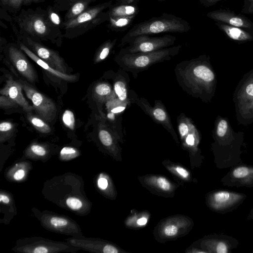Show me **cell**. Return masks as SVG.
Masks as SVG:
<instances>
[{
	"mask_svg": "<svg viewBox=\"0 0 253 253\" xmlns=\"http://www.w3.org/2000/svg\"><path fill=\"white\" fill-rule=\"evenodd\" d=\"M147 221V220L145 217H142L137 220V223L139 225H143L145 224Z\"/></svg>",
	"mask_w": 253,
	"mask_h": 253,
	"instance_id": "47",
	"label": "cell"
},
{
	"mask_svg": "<svg viewBox=\"0 0 253 253\" xmlns=\"http://www.w3.org/2000/svg\"><path fill=\"white\" fill-rule=\"evenodd\" d=\"M14 130V125L10 122H1L0 124V140L9 136Z\"/></svg>",
	"mask_w": 253,
	"mask_h": 253,
	"instance_id": "29",
	"label": "cell"
},
{
	"mask_svg": "<svg viewBox=\"0 0 253 253\" xmlns=\"http://www.w3.org/2000/svg\"><path fill=\"white\" fill-rule=\"evenodd\" d=\"M215 24L227 37L232 41L239 43L253 41L252 31L232 26L220 22H215Z\"/></svg>",
	"mask_w": 253,
	"mask_h": 253,
	"instance_id": "16",
	"label": "cell"
},
{
	"mask_svg": "<svg viewBox=\"0 0 253 253\" xmlns=\"http://www.w3.org/2000/svg\"><path fill=\"white\" fill-rule=\"evenodd\" d=\"M44 0H24L23 5L27 6L31 4L32 3L40 2Z\"/></svg>",
	"mask_w": 253,
	"mask_h": 253,
	"instance_id": "45",
	"label": "cell"
},
{
	"mask_svg": "<svg viewBox=\"0 0 253 253\" xmlns=\"http://www.w3.org/2000/svg\"><path fill=\"white\" fill-rule=\"evenodd\" d=\"M67 206L72 210H77L81 208L82 202L77 198L70 197L66 200Z\"/></svg>",
	"mask_w": 253,
	"mask_h": 253,
	"instance_id": "32",
	"label": "cell"
},
{
	"mask_svg": "<svg viewBox=\"0 0 253 253\" xmlns=\"http://www.w3.org/2000/svg\"><path fill=\"white\" fill-rule=\"evenodd\" d=\"M77 154V150L70 147H63L60 151V155L65 158L75 157Z\"/></svg>",
	"mask_w": 253,
	"mask_h": 253,
	"instance_id": "33",
	"label": "cell"
},
{
	"mask_svg": "<svg viewBox=\"0 0 253 253\" xmlns=\"http://www.w3.org/2000/svg\"><path fill=\"white\" fill-rule=\"evenodd\" d=\"M216 252L218 253H226L227 249L226 245L223 242H219L216 247Z\"/></svg>",
	"mask_w": 253,
	"mask_h": 253,
	"instance_id": "40",
	"label": "cell"
},
{
	"mask_svg": "<svg viewBox=\"0 0 253 253\" xmlns=\"http://www.w3.org/2000/svg\"><path fill=\"white\" fill-rule=\"evenodd\" d=\"M24 0H0L1 7L10 12L19 11L23 5Z\"/></svg>",
	"mask_w": 253,
	"mask_h": 253,
	"instance_id": "28",
	"label": "cell"
},
{
	"mask_svg": "<svg viewBox=\"0 0 253 253\" xmlns=\"http://www.w3.org/2000/svg\"><path fill=\"white\" fill-rule=\"evenodd\" d=\"M110 130L104 124L100 125L98 130L99 140L101 143L106 147H109L113 143V138Z\"/></svg>",
	"mask_w": 253,
	"mask_h": 253,
	"instance_id": "27",
	"label": "cell"
},
{
	"mask_svg": "<svg viewBox=\"0 0 253 253\" xmlns=\"http://www.w3.org/2000/svg\"><path fill=\"white\" fill-rule=\"evenodd\" d=\"M43 225L48 229L62 233H67L76 228V224L67 217L56 214H44L42 217Z\"/></svg>",
	"mask_w": 253,
	"mask_h": 253,
	"instance_id": "17",
	"label": "cell"
},
{
	"mask_svg": "<svg viewBox=\"0 0 253 253\" xmlns=\"http://www.w3.org/2000/svg\"><path fill=\"white\" fill-rule=\"evenodd\" d=\"M121 3L137 4L139 0H117Z\"/></svg>",
	"mask_w": 253,
	"mask_h": 253,
	"instance_id": "44",
	"label": "cell"
},
{
	"mask_svg": "<svg viewBox=\"0 0 253 253\" xmlns=\"http://www.w3.org/2000/svg\"><path fill=\"white\" fill-rule=\"evenodd\" d=\"M191 29L189 23L181 17L163 13L160 16L134 25L123 36L119 46L123 47L135 37L142 35H153L164 33H186Z\"/></svg>",
	"mask_w": 253,
	"mask_h": 253,
	"instance_id": "3",
	"label": "cell"
},
{
	"mask_svg": "<svg viewBox=\"0 0 253 253\" xmlns=\"http://www.w3.org/2000/svg\"><path fill=\"white\" fill-rule=\"evenodd\" d=\"M46 10L47 13L49 20L52 26L59 31L62 32L61 30L64 28V21L61 19L60 14L55 10L54 7L49 5Z\"/></svg>",
	"mask_w": 253,
	"mask_h": 253,
	"instance_id": "26",
	"label": "cell"
},
{
	"mask_svg": "<svg viewBox=\"0 0 253 253\" xmlns=\"http://www.w3.org/2000/svg\"><path fill=\"white\" fill-rule=\"evenodd\" d=\"M207 16L215 22L238 27L253 31V22L241 14L225 9H219L209 12Z\"/></svg>",
	"mask_w": 253,
	"mask_h": 253,
	"instance_id": "13",
	"label": "cell"
},
{
	"mask_svg": "<svg viewBox=\"0 0 253 253\" xmlns=\"http://www.w3.org/2000/svg\"><path fill=\"white\" fill-rule=\"evenodd\" d=\"M19 47L31 59L36 62L39 66L50 74L63 80L72 82L75 80L76 77L74 75H68L58 71L48 65L46 62L40 58L32 50H31L25 44L20 41Z\"/></svg>",
	"mask_w": 253,
	"mask_h": 253,
	"instance_id": "18",
	"label": "cell"
},
{
	"mask_svg": "<svg viewBox=\"0 0 253 253\" xmlns=\"http://www.w3.org/2000/svg\"><path fill=\"white\" fill-rule=\"evenodd\" d=\"M69 245L67 243L43 238H30L18 241L13 250L24 253H53L79 249L73 246L70 247Z\"/></svg>",
	"mask_w": 253,
	"mask_h": 253,
	"instance_id": "9",
	"label": "cell"
},
{
	"mask_svg": "<svg viewBox=\"0 0 253 253\" xmlns=\"http://www.w3.org/2000/svg\"><path fill=\"white\" fill-rule=\"evenodd\" d=\"M136 16L111 17L109 19V28L115 32H123L129 27Z\"/></svg>",
	"mask_w": 253,
	"mask_h": 253,
	"instance_id": "22",
	"label": "cell"
},
{
	"mask_svg": "<svg viewBox=\"0 0 253 253\" xmlns=\"http://www.w3.org/2000/svg\"><path fill=\"white\" fill-rule=\"evenodd\" d=\"M117 40V39L108 40L98 48L95 56V63L100 62L108 56Z\"/></svg>",
	"mask_w": 253,
	"mask_h": 253,
	"instance_id": "24",
	"label": "cell"
},
{
	"mask_svg": "<svg viewBox=\"0 0 253 253\" xmlns=\"http://www.w3.org/2000/svg\"><path fill=\"white\" fill-rule=\"evenodd\" d=\"M18 105L8 96L0 94V106L1 108L9 109L17 106Z\"/></svg>",
	"mask_w": 253,
	"mask_h": 253,
	"instance_id": "31",
	"label": "cell"
},
{
	"mask_svg": "<svg viewBox=\"0 0 253 253\" xmlns=\"http://www.w3.org/2000/svg\"><path fill=\"white\" fill-rule=\"evenodd\" d=\"M96 0H65L67 12L64 16V21L72 20L84 12L89 7V5Z\"/></svg>",
	"mask_w": 253,
	"mask_h": 253,
	"instance_id": "19",
	"label": "cell"
},
{
	"mask_svg": "<svg viewBox=\"0 0 253 253\" xmlns=\"http://www.w3.org/2000/svg\"><path fill=\"white\" fill-rule=\"evenodd\" d=\"M182 46L178 45L149 52L120 53L115 60L121 69L130 73L134 78L150 66L170 60L178 54Z\"/></svg>",
	"mask_w": 253,
	"mask_h": 253,
	"instance_id": "4",
	"label": "cell"
},
{
	"mask_svg": "<svg viewBox=\"0 0 253 253\" xmlns=\"http://www.w3.org/2000/svg\"><path fill=\"white\" fill-rule=\"evenodd\" d=\"M178 229L174 225H169L165 227L164 229V232L166 236H173L177 233Z\"/></svg>",
	"mask_w": 253,
	"mask_h": 253,
	"instance_id": "38",
	"label": "cell"
},
{
	"mask_svg": "<svg viewBox=\"0 0 253 253\" xmlns=\"http://www.w3.org/2000/svg\"><path fill=\"white\" fill-rule=\"evenodd\" d=\"M98 186L101 189H105L108 186V181L106 179L101 177L98 180Z\"/></svg>",
	"mask_w": 253,
	"mask_h": 253,
	"instance_id": "41",
	"label": "cell"
},
{
	"mask_svg": "<svg viewBox=\"0 0 253 253\" xmlns=\"http://www.w3.org/2000/svg\"><path fill=\"white\" fill-rule=\"evenodd\" d=\"M22 90V85L19 81L9 77L6 80L5 86L0 90V94L9 97L26 112H30L33 107L24 97Z\"/></svg>",
	"mask_w": 253,
	"mask_h": 253,
	"instance_id": "15",
	"label": "cell"
},
{
	"mask_svg": "<svg viewBox=\"0 0 253 253\" xmlns=\"http://www.w3.org/2000/svg\"><path fill=\"white\" fill-rule=\"evenodd\" d=\"M109 17H120L134 16L139 12L137 4L121 3L112 5L108 9Z\"/></svg>",
	"mask_w": 253,
	"mask_h": 253,
	"instance_id": "20",
	"label": "cell"
},
{
	"mask_svg": "<svg viewBox=\"0 0 253 253\" xmlns=\"http://www.w3.org/2000/svg\"><path fill=\"white\" fill-rule=\"evenodd\" d=\"M7 51L11 62L19 74L30 83L37 82V72L24 54V51L12 44L8 45Z\"/></svg>",
	"mask_w": 253,
	"mask_h": 253,
	"instance_id": "12",
	"label": "cell"
},
{
	"mask_svg": "<svg viewBox=\"0 0 253 253\" xmlns=\"http://www.w3.org/2000/svg\"><path fill=\"white\" fill-rule=\"evenodd\" d=\"M28 112L27 119L31 124L39 132L43 133H49L51 129L50 127L41 117L32 115Z\"/></svg>",
	"mask_w": 253,
	"mask_h": 253,
	"instance_id": "25",
	"label": "cell"
},
{
	"mask_svg": "<svg viewBox=\"0 0 253 253\" xmlns=\"http://www.w3.org/2000/svg\"><path fill=\"white\" fill-rule=\"evenodd\" d=\"M174 71L176 80L184 91L205 103L211 102L217 80L209 55L182 61Z\"/></svg>",
	"mask_w": 253,
	"mask_h": 253,
	"instance_id": "1",
	"label": "cell"
},
{
	"mask_svg": "<svg viewBox=\"0 0 253 253\" xmlns=\"http://www.w3.org/2000/svg\"><path fill=\"white\" fill-rule=\"evenodd\" d=\"M237 198V195H234L228 192L220 191L214 195L213 199L215 207L220 208L233 203Z\"/></svg>",
	"mask_w": 253,
	"mask_h": 253,
	"instance_id": "23",
	"label": "cell"
},
{
	"mask_svg": "<svg viewBox=\"0 0 253 253\" xmlns=\"http://www.w3.org/2000/svg\"><path fill=\"white\" fill-rule=\"evenodd\" d=\"M112 4V1L110 0L89 7L73 19L64 21L63 30L65 32L64 35L69 38L75 37L108 21V11H104Z\"/></svg>",
	"mask_w": 253,
	"mask_h": 253,
	"instance_id": "5",
	"label": "cell"
},
{
	"mask_svg": "<svg viewBox=\"0 0 253 253\" xmlns=\"http://www.w3.org/2000/svg\"><path fill=\"white\" fill-rule=\"evenodd\" d=\"M16 35L19 37V41L50 67L58 71L66 73L67 69L64 60L56 51L28 37L18 34Z\"/></svg>",
	"mask_w": 253,
	"mask_h": 253,
	"instance_id": "10",
	"label": "cell"
},
{
	"mask_svg": "<svg viewBox=\"0 0 253 253\" xmlns=\"http://www.w3.org/2000/svg\"><path fill=\"white\" fill-rule=\"evenodd\" d=\"M144 112L150 117L157 123L161 125L173 137L176 138L169 113L161 101L156 100L154 106L143 97L136 98L135 102Z\"/></svg>",
	"mask_w": 253,
	"mask_h": 253,
	"instance_id": "11",
	"label": "cell"
},
{
	"mask_svg": "<svg viewBox=\"0 0 253 253\" xmlns=\"http://www.w3.org/2000/svg\"><path fill=\"white\" fill-rule=\"evenodd\" d=\"M157 0V1H164L165 0Z\"/></svg>",
	"mask_w": 253,
	"mask_h": 253,
	"instance_id": "48",
	"label": "cell"
},
{
	"mask_svg": "<svg viewBox=\"0 0 253 253\" xmlns=\"http://www.w3.org/2000/svg\"><path fill=\"white\" fill-rule=\"evenodd\" d=\"M64 125L70 129L73 130L75 126V119L74 113L70 110H66L62 117Z\"/></svg>",
	"mask_w": 253,
	"mask_h": 253,
	"instance_id": "30",
	"label": "cell"
},
{
	"mask_svg": "<svg viewBox=\"0 0 253 253\" xmlns=\"http://www.w3.org/2000/svg\"><path fill=\"white\" fill-rule=\"evenodd\" d=\"M27 97L31 100L33 109L45 122H51L56 117V106L54 101L38 91L32 85L21 79L18 80Z\"/></svg>",
	"mask_w": 253,
	"mask_h": 253,
	"instance_id": "8",
	"label": "cell"
},
{
	"mask_svg": "<svg viewBox=\"0 0 253 253\" xmlns=\"http://www.w3.org/2000/svg\"><path fill=\"white\" fill-rule=\"evenodd\" d=\"M127 72L122 69L116 74L113 83V89L117 97L122 102L130 104L135 103L137 95L130 89L129 78Z\"/></svg>",
	"mask_w": 253,
	"mask_h": 253,
	"instance_id": "14",
	"label": "cell"
},
{
	"mask_svg": "<svg viewBox=\"0 0 253 253\" xmlns=\"http://www.w3.org/2000/svg\"><path fill=\"white\" fill-rule=\"evenodd\" d=\"M93 94L95 98L101 103L116 97L113 88L108 83L103 82L97 84L93 89Z\"/></svg>",
	"mask_w": 253,
	"mask_h": 253,
	"instance_id": "21",
	"label": "cell"
},
{
	"mask_svg": "<svg viewBox=\"0 0 253 253\" xmlns=\"http://www.w3.org/2000/svg\"><path fill=\"white\" fill-rule=\"evenodd\" d=\"M30 150L33 153L38 156H43L46 154L45 149L40 145H32L30 147Z\"/></svg>",
	"mask_w": 253,
	"mask_h": 253,
	"instance_id": "37",
	"label": "cell"
},
{
	"mask_svg": "<svg viewBox=\"0 0 253 253\" xmlns=\"http://www.w3.org/2000/svg\"><path fill=\"white\" fill-rule=\"evenodd\" d=\"M157 185L158 187L165 191H168L171 188V185L165 178L159 177L156 181Z\"/></svg>",
	"mask_w": 253,
	"mask_h": 253,
	"instance_id": "35",
	"label": "cell"
},
{
	"mask_svg": "<svg viewBox=\"0 0 253 253\" xmlns=\"http://www.w3.org/2000/svg\"><path fill=\"white\" fill-rule=\"evenodd\" d=\"M241 12L245 14H253V0H244Z\"/></svg>",
	"mask_w": 253,
	"mask_h": 253,
	"instance_id": "36",
	"label": "cell"
},
{
	"mask_svg": "<svg viewBox=\"0 0 253 253\" xmlns=\"http://www.w3.org/2000/svg\"><path fill=\"white\" fill-rule=\"evenodd\" d=\"M0 201L4 204H8L9 202V199L7 196L1 193L0 194Z\"/></svg>",
	"mask_w": 253,
	"mask_h": 253,
	"instance_id": "46",
	"label": "cell"
},
{
	"mask_svg": "<svg viewBox=\"0 0 253 253\" xmlns=\"http://www.w3.org/2000/svg\"><path fill=\"white\" fill-rule=\"evenodd\" d=\"M14 19L19 28V30L15 28V33L38 42L41 40H59L63 36L50 23L46 9L41 7L35 10L22 9Z\"/></svg>",
	"mask_w": 253,
	"mask_h": 253,
	"instance_id": "2",
	"label": "cell"
},
{
	"mask_svg": "<svg viewBox=\"0 0 253 253\" xmlns=\"http://www.w3.org/2000/svg\"></svg>",
	"mask_w": 253,
	"mask_h": 253,
	"instance_id": "49",
	"label": "cell"
},
{
	"mask_svg": "<svg viewBox=\"0 0 253 253\" xmlns=\"http://www.w3.org/2000/svg\"><path fill=\"white\" fill-rule=\"evenodd\" d=\"M175 170L179 175H180L183 177L186 178L187 177H188L189 175V173L187 172V171L181 167H177L175 168Z\"/></svg>",
	"mask_w": 253,
	"mask_h": 253,
	"instance_id": "42",
	"label": "cell"
},
{
	"mask_svg": "<svg viewBox=\"0 0 253 253\" xmlns=\"http://www.w3.org/2000/svg\"><path fill=\"white\" fill-rule=\"evenodd\" d=\"M25 176V171L23 169H19L14 173V178L17 180L22 179Z\"/></svg>",
	"mask_w": 253,
	"mask_h": 253,
	"instance_id": "43",
	"label": "cell"
},
{
	"mask_svg": "<svg viewBox=\"0 0 253 253\" xmlns=\"http://www.w3.org/2000/svg\"><path fill=\"white\" fill-rule=\"evenodd\" d=\"M176 40V37L170 35L159 37L139 35L131 40L127 46L122 47L119 53H135L154 51L171 46Z\"/></svg>",
	"mask_w": 253,
	"mask_h": 253,
	"instance_id": "7",
	"label": "cell"
},
{
	"mask_svg": "<svg viewBox=\"0 0 253 253\" xmlns=\"http://www.w3.org/2000/svg\"><path fill=\"white\" fill-rule=\"evenodd\" d=\"M238 125L247 126L253 123V68L242 77L233 94Z\"/></svg>",
	"mask_w": 253,
	"mask_h": 253,
	"instance_id": "6",
	"label": "cell"
},
{
	"mask_svg": "<svg viewBox=\"0 0 253 253\" xmlns=\"http://www.w3.org/2000/svg\"><path fill=\"white\" fill-rule=\"evenodd\" d=\"M249 170L247 167H241L236 168L233 172L234 177L238 178L245 177L249 174Z\"/></svg>",
	"mask_w": 253,
	"mask_h": 253,
	"instance_id": "34",
	"label": "cell"
},
{
	"mask_svg": "<svg viewBox=\"0 0 253 253\" xmlns=\"http://www.w3.org/2000/svg\"><path fill=\"white\" fill-rule=\"evenodd\" d=\"M203 5L209 7L216 4L218 2L226 0H199Z\"/></svg>",
	"mask_w": 253,
	"mask_h": 253,
	"instance_id": "39",
	"label": "cell"
}]
</instances>
